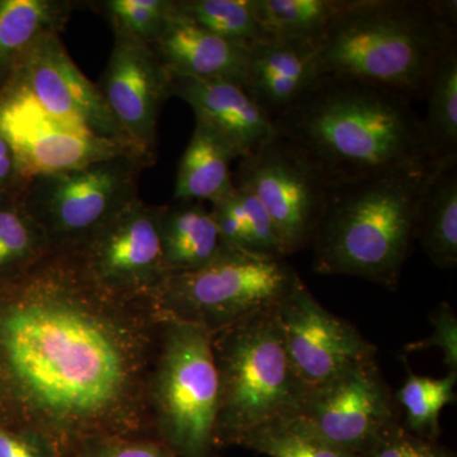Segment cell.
I'll list each match as a JSON object with an SVG mask.
<instances>
[{"mask_svg":"<svg viewBox=\"0 0 457 457\" xmlns=\"http://www.w3.org/2000/svg\"><path fill=\"white\" fill-rule=\"evenodd\" d=\"M275 312L286 351L309 393L352 366L375 360V345L350 321L327 311L302 278Z\"/></svg>","mask_w":457,"mask_h":457,"instance_id":"7c38bea8","label":"cell"},{"mask_svg":"<svg viewBox=\"0 0 457 457\" xmlns=\"http://www.w3.org/2000/svg\"><path fill=\"white\" fill-rule=\"evenodd\" d=\"M416 240L435 266H457V158L429 165L416 218Z\"/></svg>","mask_w":457,"mask_h":457,"instance_id":"ffe728a7","label":"cell"},{"mask_svg":"<svg viewBox=\"0 0 457 457\" xmlns=\"http://www.w3.org/2000/svg\"><path fill=\"white\" fill-rule=\"evenodd\" d=\"M0 131L13 146L26 180L145 153L134 144L104 139L59 121L16 80L0 93Z\"/></svg>","mask_w":457,"mask_h":457,"instance_id":"30bf717a","label":"cell"},{"mask_svg":"<svg viewBox=\"0 0 457 457\" xmlns=\"http://www.w3.org/2000/svg\"><path fill=\"white\" fill-rule=\"evenodd\" d=\"M413 99L343 75H321L273 120L329 187L431 164Z\"/></svg>","mask_w":457,"mask_h":457,"instance_id":"7a4b0ae2","label":"cell"},{"mask_svg":"<svg viewBox=\"0 0 457 457\" xmlns=\"http://www.w3.org/2000/svg\"><path fill=\"white\" fill-rule=\"evenodd\" d=\"M299 279L286 258L230 249L203 269L170 276L154 303L164 318L216 333L275 309Z\"/></svg>","mask_w":457,"mask_h":457,"instance_id":"52a82bcc","label":"cell"},{"mask_svg":"<svg viewBox=\"0 0 457 457\" xmlns=\"http://www.w3.org/2000/svg\"><path fill=\"white\" fill-rule=\"evenodd\" d=\"M234 183L263 204L286 257L312 245L329 186L294 147L276 137L240 159Z\"/></svg>","mask_w":457,"mask_h":457,"instance_id":"9c48e42d","label":"cell"},{"mask_svg":"<svg viewBox=\"0 0 457 457\" xmlns=\"http://www.w3.org/2000/svg\"><path fill=\"white\" fill-rule=\"evenodd\" d=\"M239 159L224 140L196 121L179 164L174 187V201H195L212 204L236 189L231 162Z\"/></svg>","mask_w":457,"mask_h":457,"instance_id":"7402d4cb","label":"cell"},{"mask_svg":"<svg viewBox=\"0 0 457 457\" xmlns=\"http://www.w3.org/2000/svg\"><path fill=\"white\" fill-rule=\"evenodd\" d=\"M237 446L269 457H356L326 440L299 414L258 427Z\"/></svg>","mask_w":457,"mask_h":457,"instance_id":"484cf974","label":"cell"},{"mask_svg":"<svg viewBox=\"0 0 457 457\" xmlns=\"http://www.w3.org/2000/svg\"><path fill=\"white\" fill-rule=\"evenodd\" d=\"M236 195L245 213L246 227L251 234L255 253L286 258L276 228L263 204L251 192L237 186Z\"/></svg>","mask_w":457,"mask_h":457,"instance_id":"1f68e13d","label":"cell"},{"mask_svg":"<svg viewBox=\"0 0 457 457\" xmlns=\"http://www.w3.org/2000/svg\"><path fill=\"white\" fill-rule=\"evenodd\" d=\"M74 8L71 0H0V93L36 42L64 31Z\"/></svg>","mask_w":457,"mask_h":457,"instance_id":"44dd1931","label":"cell"},{"mask_svg":"<svg viewBox=\"0 0 457 457\" xmlns=\"http://www.w3.org/2000/svg\"><path fill=\"white\" fill-rule=\"evenodd\" d=\"M112 27L153 45L167 29L174 13L176 0H97L86 3Z\"/></svg>","mask_w":457,"mask_h":457,"instance_id":"f1b7e54d","label":"cell"},{"mask_svg":"<svg viewBox=\"0 0 457 457\" xmlns=\"http://www.w3.org/2000/svg\"><path fill=\"white\" fill-rule=\"evenodd\" d=\"M13 80L59 121L104 139L134 144L114 119L98 84L90 82L69 55L60 33L36 42Z\"/></svg>","mask_w":457,"mask_h":457,"instance_id":"5bb4252c","label":"cell"},{"mask_svg":"<svg viewBox=\"0 0 457 457\" xmlns=\"http://www.w3.org/2000/svg\"><path fill=\"white\" fill-rule=\"evenodd\" d=\"M456 0H343L317 47L318 77L343 75L425 97L457 46Z\"/></svg>","mask_w":457,"mask_h":457,"instance_id":"3957f363","label":"cell"},{"mask_svg":"<svg viewBox=\"0 0 457 457\" xmlns=\"http://www.w3.org/2000/svg\"><path fill=\"white\" fill-rule=\"evenodd\" d=\"M159 233L170 276L203 269L230 251L210 209L195 201L159 206Z\"/></svg>","mask_w":457,"mask_h":457,"instance_id":"d6986e66","label":"cell"},{"mask_svg":"<svg viewBox=\"0 0 457 457\" xmlns=\"http://www.w3.org/2000/svg\"><path fill=\"white\" fill-rule=\"evenodd\" d=\"M0 457H54L37 442L0 427Z\"/></svg>","mask_w":457,"mask_h":457,"instance_id":"d590c367","label":"cell"},{"mask_svg":"<svg viewBox=\"0 0 457 457\" xmlns=\"http://www.w3.org/2000/svg\"><path fill=\"white\" fill-rule=\"evenodd\" d=\"M359 457H456V453L437 441L413 435L398 420Z\"/></svg>","mask_w":457,"mask_h":457,"instance_id":"f546056e","label":"cell"},{"mask_svg":"<svg viewBox=\"0 0 457 457\" xmlns=\"http://www.w3.org/2000/svg\"><path fill=\"white\" fill-rule=\"evenodd\" d=\"M297 414L326 440L356 457L399 420L395 398L376 360L352 366L312 390Z\"/></svg>","mask_w":457,"mask_h":457,"instance_id":"4fadbf2b","label":"cell"},{"mask_svg":"<svg viewBox=\"0 0 457 457\" xmlns=\"http://www.w3.org/2000/svg\"><path fill=\"white\" fill-rule=\"evenodd\" d=\"M317 47L267 37L249 45L245 92L275 120L318 79Z\"/></svg>","mask_w":457,"mask_h":457,"instance_id":"e0dca14e","label":"cell"},{"mask_svg":"<svg viewBox=\"0 0 457 457\" xmlns=\"http://www.w3.org/2000/svg\"><path fill=\"white\" fill-rule=\"evenodd\" d=\"M429 165L329 187L311 245L315 272L395 290L416 242L418 200Z\"/></svg>","mask_w":457,"mask_h":457,"instance_id":"277c9868","label":"cell"},{"mask_svg":"<svg viewBox=\"0 0 457 457\" xmlns=\"http://www.w3.org/2000/svg\"><path fill=\"white\" fill-rule=\"evenodd\" d=\"M275 309L213 333L221 450L270 420L299 413L309 395L286 351Z\"/></svg>","mask_w":457,"mask_h":457,"instance_id":"5b68a950","label":"cell"},{"mask_svg":"<svg viewBox=\"0 0 457 457\" xmlns=\"http://www.w3.org/2000/svg\"><path fill=\"white\" fill-rule=\"evenodd\" d=\"M212 212L222 240L230 249L255 253L245 213L237 201L236 189L228 196L212 204ZM257 254V253H255Z\"/></svg>","mask_w":457,"mask_h":457,"instance_id":"836d02e7","label":"cell"},{"mask_svg":"<svg viewBox=\"0 0 457 457\" xmlns=\"http://www.w3.org/2000/svg\"><path fill=\"white\" fill-rule=\"evenodd\" d=\"M170 75L220 79L245 88L249 45L228 41L174 13L167 29L152 45Z\"/></svg>","mask_w":457,"mask_h":457,"instance_id":"ac0fdd59","label":"cell"},{"mask_svg":"<svg viewBox=\"0 0 457 457\" xmlns=\"http://www.w3.org/2000/svg\"><path fill=\"white\" fill-rule=\"evenodd\" d=\"M71 457H177L153 436L106 437L90 441Z\"/></svg>","mask_w":457,"mask_h":457,"instance_id":"4dcf8cb0","label":"cell"},{"mask_svg":"<svg viewBox=\"0 0 457 457\" xmlns=\"http://www.w3.org/2000/svg\"><path fill=\"white\" fill-rule=\"evenodd\" d=\"M130 153L77 168L41 174L21 191L26 209L46 233L51 248H80L137 196L141 173L155 164Z\"/></svg>","mask_w":457,"mask_h":457,"instance_id":"ba28073f","label":"cell"},{"mask_svg":"<svg viewBox=\"0 0 457 457\" xmlns=\"http://www.w3.org/2000/svg\"><path fill=\"white\" fill-rule=\"evenodd\" d=\"M164 318V317H163ZM213 333L164 318L149 383L153 435L177 457H218V369Z\"/></svg>","mask_w":457,"mask_h":457,"instance_id":"8992f818","label":"cell"},{"mask_svg":"<svg viewBox=\"0 0 457 457\" xmlns=\"http://www.w3.org/2000/svg\"><path fill=\"white\" fill-rule=\"evenodd\" d=\"M420 117L429 162L457 158V46L447 51L432 71Z\"/></svg>","mask_w":457,"mask_h":457,"instance_id":"603a6c76","label":"cell"},{"mask_svg":"<svg viewBox=\"0 0 457 457\" xmlns=\"http://www.w3.org/2000/svg\"><path fill=\"white\" fill-rule=\"evenodd\" d=\"M171 97L188 104L196 121L215 131L239 159L278 137L269 114L237 84L171 75Z\"/></svg>","mask_w":457,"mask_h":457,"instance_id":"2e32d148","label":"cell"},{"mask_svg":"<svg viewBox=\"0 0 457 457\" xmlns=\"http://www.w3.org/2000/svg\"><path fill=\"white\" fill-rule=\"evenodd\" d=\"M164 318L51 248L0 284V427L71 457L90 441L153 436L149 383Z\"/></svg>","mask_w":457,"mask_h":457,"instance_id":"6da1fadb","label":"cell"},{"mask_svg":"<svg viewBox=\"0 0 457 457\" xmlns=\"http://www.w3.org/2000/svg\"><path fill=\"white\" fill-rule=\"evenodd\" d=\"M113 35L98 88L129 139L156 158L159 114L171 97V75L152 45L123 33Z\"/></svg>","mask_w":457,"mask_h":457,"instance_id":"9a60e30c","label":"cell"},{"mask_svg":"<svg viewBox=\"0 0 457 457\" xmlns=\"http://www.w3.org/2000/svg\"><path fill=\"white\" fill-rule=\"evenodd\" d=\"M21 191L0 197V284L25 273L51 249L44 228L26 209Z\"/></svg>","mask_w":457,"mask_h":457,"instance_id":"cb8c5ba5","label":"cell"},{"mask_svg":"<svg viewBox=\"0 0 457 457\" xmlns=\"http://www.w3.org/2000/svg\"><path fill=\"white\" fill-rule=\"evenodd\" d=\"M433 333L423 341L411 343L405 347V353L440 348L444 352V362L449 372L457 374V319L449 303H441L431 314Z\"/></svg>","mask_w":457,"mask_h":457,"instance_id":"d6a6232c","label":"cell"},{"mask_svg":"<svg viewBox=\"0 0 457 457\" xmlns=\"http://www.w3.org/2000/svg\"><path fill=\"white\" fill-rule=\"evenodd\" d=\"M77 249L90 278L128 299L154 303L170 278L159 233V206L140 198Z\"/></svg>","mask_w":457,"mask_h":457,"instance_id":"8fae6325","label":"cell"},{"mask_svg":"<svg viewBox=\"0 0 457 457\" xmlns=\"http://www.w3.org/2000/svg\"><path fill=\"white\" fill-rule=\"evenodd\" d=\"M343 0H252L262 29L270 37L318 47Z\"/></svg>","mask_w":457,"mask_h":457,"instance_id":"d4e9b609","label":"cell"},{"mask_svg":"<svg viewBox=\"0 0 457 457\" xmlns=\"http://www.w3.org/2000/svg\"><path fill=\"white\" fill-rule=\"evenodd\" d=\"M456 372L435 378L408 371L407 380L395 395L396 402L405 411L403 426L413 435L437 441L442 411L456 402Z\"/></svg>","mask_w":457,"mask_h":457,"instance_id":"4316f807","label":"cell"},{"mask_svg":"<svg viewBox=\"0 0 457 457\" xmlns=\"http://www.w3.org/2000/svg\"><path fill=\"white\" fill-rule=\"evenodd\" d=\"M177 11L201 29L228 41L252 45L270 37L252 0H176Z\"/></svg>","mask_w":457,"mask_h":457,"instance_id":"83f0119b","label":"cell"},{"mask_svg":"<svg viewBox=\"0 0 457 457\" xmlns=\"http://www.w3.org/2000/svg\"><path fill=\"white\" fill-rule=\"evenodd\" d=\"M26 183L16 152L0 131V197L20 191L25 187Z\"/></svg>","mask_w":457,"mask_h":457,"instance_id":"e575fe53","label":"cell"}]
</instances>
